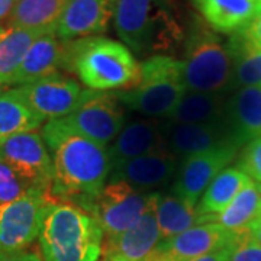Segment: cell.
<instances>
[{
	"label": "cell",
	"instance_id": "26",
	"mask_svg": "<svg viewBox=\"0 0 261 261\" xmlns=\"http://www.w3.org/2000/svg\"><path fill=\"white\" fill-rule=\"evenodd\" d=\"M42 122L15 89L0 90V145L15 135L34 132Z\"/></svg>",
	"mask_w": 261,
	"mask_h": 261
},
{
	"label": "cell",
	"instance_id": "1",
	"mask_svg": "<svg viewBox=\"0 0 261 261\" xmlns=\"http://www.w3.org/2000/svg\"><path fill=\"white\" fill-rule=\"evenodd\" d=\"M41 135L54 167L53 197L89 211L112 171L106 147L79 134L64 118L48 121Z\"/></svg>",
	"mask_w": 261,
	"mask_h": 261
},
{
	"label": "cell",
	"instance_id": "22",
	"mask_svg": "<svg viewBox=\"0 0 261 261\" xmlns=\"http://www.w3.org/2000/svg\"><path fill=\"white\" fill-rule=\"evenodd\" d=\"M195 5L214 31L233 34L250 23L258 0H195Z\"/></svg>",
	"mask_w": 261,
	"mask_h": 261
},
{
	"label": "cell",
	"instance_id": "6",
	"mask_svg": "<svg viewBox=\"0 0 261 261\" xmlns=\"http://www.w3.org/2000/svg\"><path fill=\"white\" fill-rule=\"evenodd\" d=\"M186 93L181 61L163 54L141 64V80L135 87L115 92L129 111L152 118H167Z\"/></svg>",
	"mask_w": 261,
	"mask_h": 261
},
{
	"label": "cell",
	"instance_id": "34",
	"mask_svg": "<svg viewBox=\"0 0 261 261\" xmlns=\"http://www.w3.org/2000/svg\"><path fill=\"white\" fill-rule=\"evenodd\" d=\"M0 261H42V258L37 251L22 250V251L0 252Z\"/></svg>",
	"mask_w": 261,
	"mask_h": 261
},
{
	"label": "cell",
	"instance_id": "5",
	"mask_svg": "<svg viewBox=\"0 0 261 261\" xmlns=\"http://www.w3.org/2000/svg\"><path fill=\"white\" fill-rule=\"evenodd\" d=\"M181 73L187 92L222 93L232 86L233 65L228 47L203 19H193L189 27Z\"/></svg>",
	"mask_w": 261,
	"mask_h": 261
},
{
	"label": "cell",
	"instance_id": "33",
	"mask_svg": "<svg viewBox=\"0 0 261 261\" xmlns=\"http://www.w3.org/2000/svg\"><path fill=\"white\" fill-rule=\"evenodd\" d=\"M247 37L250 38L254 45L261 48V2H258V6L255 10V15L252 16L250 23L244 28Z\"/></svg>",
	"mask_w": 261,
	"mask_h": 261
},
{
	"label": "cell",
	"instance_id": "28",
	"mask_svg": "<svg viewBox=\"0 0 261 261\" xmlns=\"http://www.w3.org/2000/svg\"><path fill=\"white\" fill-rule=\"evenodd\" d=\"M261 215V195L257 185L250 180L221 214L214 215V222L228 231H244Z\"/></svg>",
	"mask_w": 261,
	"mask_h": 261
},
{
	"label": "cell",
	"instance_id": "35",
	"mask_svg": "<svg viewBox=\"0 0 261 261\" xmlns=\"http://www.w3.org/2000/svg\"><path fill=\"white\" fill-rule=\"evenodd\" d=\"M189 261H228V250L224 248V250L211 252V254H206V255H202V257H197V258Z\"/></svg>",
	"mask_w": 261,
	"mask_h": 261
},
{
	"label": "cell",
	"instance_id": "30",
	"mask_svg": "<svg viewBox=\"0 0 261 261\" xmlns=\"http://www.w3.org/2000/svg\"><path fill=\"white\" fill-rule=\"evenodd\" d=\"M228 261H261V245L248 229L233 232L232 241L226 247Z\"/></svg>",
	"mask_w": 261,
	"mask_h": 261
},
{
	"label": "cell",
	"instance_id": "20",
	"mask_svg": "<svg viewBox=\"0 0 261 261\" xmlns=\"http://www.w3.org/2000/svg\"><path fill=\"white\" fill-rule=\"evenodd\" d=\"M64 54L65 41L58 39L54 32L42 34L31 45L12 84L22 86L56 74L58 68H63Z\"/></svg>",
	"mask_w": 261,
	"mask_h": 261
},
{
	"label": "cell",
	"instance_id": "3",
	"mask_svg": "<svg viewBox=\"0 0 261 261\" xmlns=\"http://www.w3.org/2000/svg\"><path fill=\"white\" fill-rule=\"evenodd\" d=\"M63 68L92 90L132 89L141 80V64L129 48L105 37L65 41Z\"/></svg>",
	"mask_w": 261,
	"mask_h": 261
},
{
	"label": "cell",
	"instance_id": "40",
	"mask_svg": "<svg viewBox=\"0 0 261 261\" xmlns=\"http://www.w3.org/2000/svg\"><path fill=\"white\" fill-rule=\"evenodd\" d=\"M65 2H68V0H65Z\"/></svg>",
	"mask_w": 261,
	"mask_h": 261
},
{
	"label": "cell",
	"instance_id": "32",
	"mask_svg": "<svg viewBox=\"0 0 261 261\" xmlns=\"http://www.w3.org/2000/svg\"><path fill=\"white\" fill-rule=\"evenodd\" d=\"M238 168L243 170L248 177L261 183V138L251 141L243 152L238 163Z\"/></svg>",
	"mask_w": 261,
	"mask_h": 261
},
{
	"label": "cell",
	"instance_id": "27",
	"mask_svg": "<svg viewBox=\"0 0 261 261\" xmlns=\"http://www.w3.org/2000/svg\"><path fill=\"white\" fill-rule=\"evenodd\" d=\"M250 180L251 178L238 167L222 170L200 197V203L196 206L199 214L205 216L221 214Z\"/></svg>",
	"mask_w": 261,
	"mask_h": 261
},
{
	"label": "cell",
	"instance_id": "19",
	"mask_svg": "<svg viewBox=\"0 0 261 261\" xmlns=\"http://www.w3.org/2000/svg\"><path fill=\"white\" fill-rule=\"evenodd\" d=\"M164 132L167 149L180 161L193 154L233 145L222 121L214 123H164Z\"/></svg>",
	"mask_w": 261,
	"mask_h": 261
},
{
	"label": "cell",
	"instance_id": "15",
	"mask_svg": "<svg viewBox=\"0 0 261 261\" xmlns=\"http://www.w3.org/2000/svg\"><path fill=\"white\" fill-rule=\"evenodd\" d=\"M116 0H68L56 25V37L74 41L103 34L115 13Z\"/></svg>",
	"mask_w": 261,
	"mask_h": 261
},
{
	"label": "cell",
	"instance_id": "13",
	"mask_svg": "<svg viewBox=\"0 0 261 261\" xmlns=\"http://www.w3.org/2000/svg\"><path fill=\"white\" fill-rule=\"evenodd\" d=\"M233 232L216 222L196 225L173 238L161 240L155 261H189L226 248Z\"/></svg>",
	"mask_w": 261,
	"mask_h": 261
},
{
	"label": "cell",
	"instance_id": "41",
	"mask_svg": "<svg viewBox=\"0 0 261 261\" xmlns=\"http://www.w3.org/2000/svg\"><path fill=\"white\" fill-rule=\"evenodd\" d=\"M258 2H261V0H258Z\"/></svg>",
	"mask_w": 261,
	"mask_h": 261
},
{
	"label": "cell",
	"instance_id": "18",
	"mask_svg": "<svg viewBox=\"0 0 261 261\" xmlns=\"http://www.w3.org/2000/svg\"><path fill=\"white\" fill-rule=\"evenodd\" d=\"M164 148H167L164 125L141 119L128 122L108 148V152L112 170H116L130 160Z\"/></svg>",
	"mask_w": 261,
	"mask_h": 261
},
{
	"label": "cell",
	"instance_id": "36",
	"mask_svg": "<svg viewBox=\"0 0 261 261\" xmlns=\"http://www.w3.org/2000/svg\"><path fill=\"white\" fill-rule=\"evenodd\" d=\"M15 3H16V0H0V20L9 18Z\"/></svg>",
	"mask_w": 261,
	"mask_h": 261
},
{
	"label": "cell",
	"instance_id": "10",
	"mask_svg": "<svg viewBox=\"0 0 261 261\" xmlns=\"http://www.w3.org/2000/svg\"><path fill=\"white\" fill-rule=\"evenodd\" d=\"M0 163L10 167L29 187L51 190L54 167L42 135L27 132L0 145Z\"/></svg>",
	"mask_w": 261,
	"mask_h": 261
},
{
	"label": "cell",
	"instance_id": "14",
	"mask_svg": "<svg viewBox=\"0 0 261 261\" xmlns=\"http://www.w3.org/2000/svg\"><path fill=\"white\" fill-rule=\"evenodd\" d=\"M154 205L130 229L118 237L103 240L102 252L106 260L155 261V252L163 238L157 224Z\"/></svg>",
	"mask_w": 261,
	"mask_h": 261
},
{
	"label": "cell",
	"instance_id": "31",
	"mask_svg": "<svg viewBox=\"0 0 261 261\" xmlns=\"http://www.w3.org/2000/svg\"><path fill=\"white\" fill-rule=\"evenodd\" d=\"M28 189L27 181H23L18 174L8 167L6 164L0 163V205L12 202L22 196Z\"/></svg>",
	"mask_w": 261,
	"mask_h": 261
},
{
	"label": "cell",
	"instance_id": "8",
	"mask_svg": "<svg viewBox=\"0 0 261 261\" xmlns=\"http://www.w3.org/2000/svg\"><path fill=\"white\" fill-rule=\"evenodd\" d=\"M51 190L31 187L18 199L0 205V252L27 250L39 237Z\"/></svg>",
	"mask_w": 261,
	"mask_h": 261
},
{
	"label": "cell",
	"instance_id": "2",
	"mask_svg": "<svg viewBox=\"0 0 261 261\" xmlns=\"http://www.w3.org/2000/svg\"><path fill=\"white\" fill-rule=\"evenodd\" d=\"M116 34L138 56L167 53L187 35L176 0H116Z\"/></svg>",
	"mask_w": 261,
	"mask_h": 261
},
{
	"label": "cell",
	"instance_id": "39",
	"mask_svg": "<svg viewBox=\"0 0 261 261\" xmlns=\"http://www.w3.org/2000/svg\"><path fill=\"white\" fill-rule=\"evenodd\" d=\"M257 187H258V192H260V195H261V183H258V185H257Z\"/></svg>",
	"mask_w": 261,
	"mask_h": 261
},
{
	"label": "cell",
	"instance_id": "24",
	"mask_svg": "<svg viewBox=\"0 0 261 261\" xmlns=\"http://www.w3.org/2000/svg\"><path fill=\"white\" fill-rule=\"evenodd\" d=\"M225 100L222 93L187 92L177 106L168 113L167 123H214L224 118Z\"/></svg>",
	"mask_w": 261,
	"mask_h": 261
},
{
	"label": "cell",
	"instance_id": "11",
	"mask_svg": "<svg viewBox=\"0 0 261 261\" xmlns=\"http://www.w3.org/2000/svg\"><path fill=\"white\" fill-rule=\"evenodd\" d=\"M15 90L42 121L68 116L77 109L83 96V89L75 80L58 73L18 86Z\"/></svg>",
	"mask_w": 261,
	"mask_h": 261
},
{
	"label": "cell",
	"instance_id": "37",
	"mask_svg": "<svg viewBox=\"0 0 261 261\" xmlns=\"http://www.w3.org/2000/svg\"><path fill=\"white\" fill-rule=\"evenodd\" d=\"M248 231L251 233V237L257 241V243L261 245V215L250 225V228H248Z\"/></svg>",
	"mask_w": 261,
	"mask_h": 261
},
{
	"label": "cell",
	"instance_id": "16",
	"mask_svg": "<svg viewBox=\"0 0 261 261\" xmlns=\"http://www.w3.org/2000/svg\"><path fill=\"white\" fill-rule=\"evenodd\" d=\"M180 160L167 148L141 155L113 170L111 180L125 181L134 189L149 193V190L166 186L177 173Z\"/></svg>",
	"mask_w": 261,
	"mask_h": 261
},
{
	"label": "cell",
	"instance_id": "21",
	"mask_svg": "<svg viewBox=\"0 0 261 261\" xmlns=\"http://www.w3.org/2000/svg\"><path fill=\"white\" fill-rule=\"evenodd\" d=\"M154 211L163 240L173 238L196 225L214 222V215L205 216L199 214L196 206L189 205L186 200L180 199L173 192L171 193L159 192Z\"/></svg>",
	"mask_w": 261,
	"mask_h": 261
},
{
	"label": "cell",
	"instance_id": "12",
	"mask_svg": "<svg viewBox=\"0 0 261 261\" xmlns=\"http://www.w3.org/2000/svg\"><path fill=\"white\" fill-rule=\"evenodd\" d=\"M238 149L235 145H224L181 160L173 185V193L186 200L189 205L197 206L206 187L232 161Z\"/></svg>",
	"mask_w": 261,
	"mask_h": 261
},
{
	"label": "cell",
	"instance_id": "29",
	"mask_svg": "<svg viewBox=\"0 0 261 261\" xmlns=\"http://www.w3.org/2000/svg\"><path fill=\"white\" fill-rule=\"evenodd\" d=\"M42 34L28 29L6 28L0 37V87L12 84L31 45Z\"/></svg>",
	"mask_w": 261,
	"mask_h": 261
},
{
	"label": "cell",
	"instance_id": "4",
	"mask_svg": "<svg viewBox=\"0 0 261 261\" xmlns=\"http://www.w3.org/2000/svg\"><path fill=\"white\" fill-rule=\"evenodd\" d=\"M45 261H97L103 231L93 215L70 202H51L39 231Z\"/></svg>",
	"mask_w": 261,
	"mask_h": 261
},
{
	"label": "cell",
	"instance_id": "9",
	"mask_svg": "<svg viewBox=\"0 0 261 261\" xmlns=\"http://www.w3.org/2000/svg\"><path fill=\"white\" fill-rule=\"evenodd\" d=\"M65 122L86 138L109 145L125 126V115L116 94L99 90H83L82 100Z\"/></svg>",
	"mask_w": 261,
	"mask_h": 261
},
{
	"label": "cell",
	"instance_id": "25",
	"mask_svg": "<svg viewBox=\"0 0 261 261\" xmlns=\"http://www.w3.org/2000/svg\"><path fill=\"white\" fill-rule=\"evenodd\" d=\"M228 51L233 65L232 86L261 87V48L252 44L244 28L233 32Z\"/></svg>",
	"mask_w": 261,
	"mask_h": 261
},
{
	"label": "cell",
	"instance_id": "38",
	"mask_svg": "<svg viewBox=\"0 0 261 261\" xmlns=\"http://www.w3.org/2000/svg\"><path fill=\"white\" fill-rule=\"evenodd\" d=\"M5 31H6V28H5V27H2V25H0V37H2V34H3V32H5Z\"/></svg>",
	"mask_w": 261,
	"mask_h": 261
},
{
	"label": "cell",
	"instance_id": "17",
	"mask_svg": "<svg viewBox=\"0 0 261 261\" xmlns=\"http://www.w3.org/2000/svg\"><path fill=\"white\" fill-rule=\"evenodd\" d=\"M224 126L235 147L261 138V87H243L225 103Z\"/></svg>",
	"mask_w": 261,
	"mask_h": 261
},
{
	"label": "cell",
	"instance_id": "23",
	"mask_svg": "<svg viewBox=\"0 0 261 261\" xmlns=\"http://www.w3.org/2000/svg\"><path fill=\"white\" fill-rule=\"evenodd\" d=\"M65 0H16L8 18V28L54 32Z\"/></svg>",
	"mask_w": 261,
	"mask_h": 261
},
{
	"label": "cell",
	"instance_id": "7",
	"mask_svg": "<svg viewBox=\"0 0 261 261\" xmlns=\"http://www.w3.org/2000/svg\"><path fill=\"white\" fill-rule=\"evenodd\" d=\"M157 193H144L125 181L111 180L92 202L87 212L97 219L105 238H112L137 224L154 205Z\"/></svg>",
	"mask_w": 261,
	"mask_h": 261
}]
</instances>
